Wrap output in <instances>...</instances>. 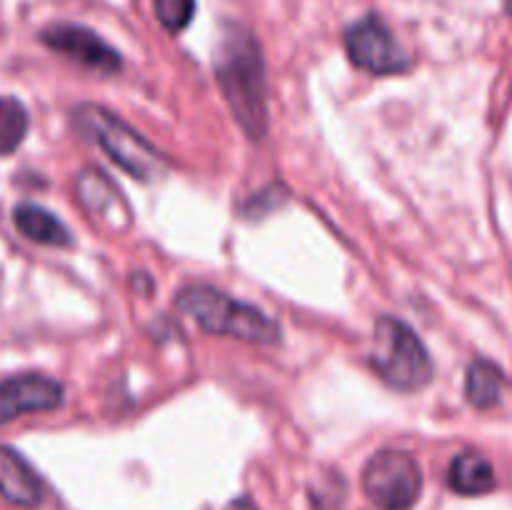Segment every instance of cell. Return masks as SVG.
I'll list each match as a JSON object with an SVG mask.
<instances>
[{"label": "cell", "instance_id": "cell-9", "mask_svg": "<svg viewBox=\"0 0 512 510\" xmlns=\"http://www.w3.org/2000/svg\"><path fill=\"white\" fill-rule=\"evenodd\" d=\"M0 495L18 508H38L45 500V483L18 450L0 445Z\"/></svg>", "mask_w": 512, "mask_h": 510}, {"label": "cell", "instance_id": "cell-15", "mask_svg": "<svg viewBox=\"0 0 512 510\" xmlns=\"http://www.w3.org/2000/svg\"><path fill=\"white\" fill-rule=\"evenodd\" d=\"M155 18L165 30L180 33L190 25L195 15V0H153Z\"/></svg>", "mask_w": 512, "mask_h": 510}, {"label": "cell", "instance_id": "cell-7", "mask_svg": "<svg viewBox=\"0 0 512 510\" xmlns=\"http://www.w3.org/2000/svg\"><path fill=\"white\" fill-rule=\"evenodd\" d=\"M40 40L55 53L75 60L90 70H98L103 75H115L123 68V58L115 48H110L98 33H93L85 25L75 23H55L40 33Z\"/></svg>", "mask_w": 512, "mask_h": 510}, {"label": "cell", "instance_id": "cell-2", "mask_svg": "<svg viewBox=\"0 0 512 510\" xmlns=\"http://www.w3.org/2000/svg\"><path fill=\"white\" fill-rule=\"evenodd\" d=\"M73 125L83 133V138L98 145L130 178L150 183L168 170V158L150 140H145L138 130L130 128L125 120L105 110L103 105H78L73 110Z\"/></svg>", "mask_w": 512, "mask_h": 510}, {"label": "cell", "instance_id": "cell-4", "mask_svg": "<svg viewBox=\"0 0 512 510\" xmlns=\"http://www.w3.org/2000/svg\"><path fill=\"white\" fill-rule=\"evenodd\" d=\"M373 368L395 390L413 393L433 380L435 365L428 348L408 323L398 318H383L375 323Z\"/></svg>", "mask_w": 512, "mask_h": 510}, {"label": "cell", "instance_id": "cell-14", "mask_svg": "<svg viewBox=\"0 0 512 510\" xmlns=\"http://www.w3.org/2000/svg\"><path fill=\"white\" fill-rule=\"evenodd\" d=\"M30 115L20 100L0 95V155H10L25 140Z\"/></svg>", "mask_w": 512, "mask_h": 510}, {"label": "cell", "instance_id": "cell-11", "mask_svg": "<svg viewBox=\"0 0 512 510\" xmlns=\"http://www.w3.org/2000/svg\"><path fill=\"white\" fill-rule=\"evenodd\" d=\"M13 223L20 230V235H25L33 243L58 245V248L73 243V235H70L68 225L60 218H55L50 210L40 208L35 203H20L13 210Z\"/></svg>", "mask_w": 512, "mask_h": 510}, {"label": "cell", "instance_id": "cell-17", "mask_svg": "<svg viewBox=\"0 0 512 510\" xmlns=\"http://www.w3.org/2000/svg\"><path fill=\"white\" fill-rule=\"evenodd\" d=\"M505 8H508V13L512 15V0H505Z\"/></svg>", "mask_w": 512, "mask_h": 510}, {"label": "cell", "instance_id": "cell-13", "mask_svg": "<svg viewBox=\"0 0 512 510\" xmlns=\"http://www.w3.org/2000/svg\"><path fill=\"white\" fill-rule=\"evenodd\" d=\"M503 385L505 375L493 360L478 358L470 363L468 378H465V393H468V400L475 408H490V405L498 403Z\"/></svg>", "mask_w": 512, "mask_h": 510}, {"label": "cell", "instance_id": "cell-10", "mask_svg": "<svg viewBox=\"0 0 512 510\" xmlns=\"http://www.w3.org/2000/svg\"><path fill=\"white\" fill-rule=\"evenodd\" d=\"M78 195L90 213L100 215L115 228H120L123 220L128 218V208L120 198V190H115V185L100 170H83V175L78 178Z\"/></svg>", "mask_w": 512, "mask_h": 510}, {"label": "cell", "instance_id": "cell-8", "mask_svg": "<svg viewBox=\"0 0 512 510\" xmlns=\"http://www.w3.org/2000/svg\"><path fill=\"white\" fill-rule=\"evenodd\" d=\"M63 400V385L53 378L35 373L5 378L0 380V423H10L25 413L58 410Z\"/></svg>", "mask_w": 512, "mask_h": 510}, {"label": "cell", "instance_id": "cell-12", "mask_svg": "<svg viewBox=\"0 0 512 510\" xmlns=\"http://www.w3.org/2000/svg\"><path fill=\"white\" fill-rule=\"evenodd\" d=\"M448 485L460 495H485L495 490L498 478H495V470L488 458L468 450L450 463Z\"/></svg>", "mask_w": 512, "mask_h": 510}, {"label": "cell", "instance_id": "cell-3", "mask_svg": "<svg viewBox=\"0 0 512 510\" xmlns=\"http://www.w3.org/2000/svg\"><path fill=\"white\" fill-rule=\"evenodd\" d=\"M175 305L195 320L205 333L228 335L248 343H278L280 325L255 305L230 298L213 285H185Z\"/></svg>", "mask_w": 512, "mask_h": 510}, {"label": "cell", "instance_id": "cell-16", "mask_svg": "<svg viewBox=\"0 0 512 510\" xmlns=\"http://www.w3.org/2000/svg\"><path fill=\"white\" fill-rule=\"evenodd\" d=\"M225 510H260L250 498H235L225 505Z\"/></svg>", "mask_w": 512, "mask_h": 510}, {"label": "cell", "instance_id": "cell-1", "mask_svg": "<svg viewBox=\"0 0 512 510\" xmlns=\"http://www.w3.org/2000/svg\"><path fill=\"white\" fill-rule=\"evenodd\" d=\"M215 78L240 128L253 140L268 130L263 50L255 35L240 25H228L215 48Z\"/></svg>", "mask_w": 512, "mask_h": 510}, {"label": "cell", "instance_id": "cell-5", "mask_svg": "<svg viewBox=\"0 0 512 510\" xmlns=\"http://www.w3.org/2000/svg\"><path fill=\"white\" fill-rule=\"evenodd\" d=\"M363 490L383 510H410L423 493V470L405 450H380L363 470Z\"/></svg>", "mask_w": 512, "mask_h": 510}, {"label": "cell", "instance_id": "cell-6", "mask_svg": "<svg viewBox=\"0 0 512 510\" xmlns=\"http://www.w3.org/2000/svg\"><path fill=\"white\" fill-rule=\"evenodd\" d=\"M345 50L353 65L373 75H395L408 70L410 58L388 25L375 15L358 20L345 30Z\"/></svg>", "mask_w": 512, "mask_h": 510}]
</instances>
